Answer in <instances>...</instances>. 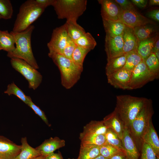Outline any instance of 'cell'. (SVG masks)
Masks as SVG:
<instances>
[{
	"instance_id": "cell-48",
	"label": "cell",
	"mask_w": 159,
	"mask_h": 159,
	"mask_svg": "<svg viewBox=\"0 0 159 159\" xmlns=\"http://www.w3.org/2000/svg\"><path fill=\"white\" fill-rule=\"evenodd\" d=\"M149 5L150 6L159 5V0H150L149 1Z\"/></svg>"
},
{
	"instance_id": "cell-54",
	"label": "cell",
	"mask_w": 159,
	"mask_h": 159,
	"mask_svg": "<svg viewBox=\"0 0 159 159\" xmlns=\"http://www.w3.org/2000/svg\"><path fill=\"white\" fill-rule=\"evenodd\" d=\"M1 32H2V31L0 30V34H1Z\"/></svg>"
},
{
	"instance_id": "cell-45",
	"label": "cell",
	"mask_w": 159,
	"mask_h": 159,
	"mask_svg": "<svg viewBox=\"0 0 159 159\" xmlns=\"http://www.w3.org/2000/svg\"><path fill=\"white\" fill-rule=\"evenodd\" d=\"M45 159H64L61 152L53 153L45 156Z\"/></svg>"
},
{
	"instance_id": "cell-42",
	"label": "cell",
	"mask_w": 159,
	"mask_h": 159,
	"mask_svg": "<svg viewBox=\"0 0 159 159\" xmlns=\"http://www.w3.org/2000/svg\"><path fill=\"white\" fill-rule=\"evenodd\" d=\"M148 18L151 19L158 22L159 21V10L158 9L153 10L148 12L146 14Z\"/></svg>"
},
{
	"instance_id": "cell-17",
	"label": "cell",
	"mask_w": 159,
	"mask_h": 159,
	"mask_svg": "<svg viewBox=\"0 0 159 159\" xmlns=\"http://www.w3.org/2000/svg\"><path fill=\"white\" fill-rule=\"evenodd\" d=\"M65 141L57 137L45 140L36 148L41 155L45 156L54 153L56 150L64 147Z\"/></svg>"
},
{
	"instance_id": "cell-43",
	"label": "cell",
	"mask_w": 159,
	"mask_h": 159,
	"mask_svg": "<svg viewBox=\"0 0 159 159\" xmlns=\"http://www.w3.org/2000/svg\"><path fill=\"white\" fill-rule=\"evenodd\" d=\"M35 1L40 6L45 9L49 6H52L54 0H35Z\"/></svg>"
},
{
	"instance_id": "cell-29",
	"label": "cell",
	"mask_w": 159,
	"mask_h": 159,
	"mask_svg": "<svg viewBox=\"0 0 159 159\" xmlns=\"http://www.w3.org/2000/svg\"><path fill=\"white\" fill-rule=\"evenodd\" d=\"M75 42L77 46L87 49L90 51L94 49L97 45L95 39L89 32H86Z\"/></svg>"
},
{
	"instance_id": "cell-8",
	"label": "cell",
	"mask_w": 159,
	"mask_h": 159,
	"mask_svg": "<svg viewBox=\"0 0 159 159\" xmlns=\"http://www.w3.org/2000/svg\"><path fill=\"white\" fill-rule=\"evenodd\" d=\"M156 79L149 71L143 59L131 71L128 89L132 90L141 88L149 82Z\"/></svg>"
},
{
	"instance_id": "cell-52",
	"label": "cell",
	"mask_w": 159,
	"mask_h": 159,
	"mask_svg": "<svg viewBox=\"0 0 159 159\" xmlns=\"http://www.w3.org/2000/svg\"><path fill=\"white\" fill-rule=\"evenodd\" d=\"M2 50V49L1 46H0V50Z\"/></svg>"
},
{
	"instance_id": "cell-35",
	"label": "cell",
	"mask_w": 159,
	"mask_h": 159,
	"mask_svg": "<svg viewBox=\"0 0 159 159\" xmlns=\"http://www.w3.org/2000/svg\"><path fill=\"white\" fill-rule=\"evenodd\" d=\"M90 51L87 49L77 46L72 54V60L76 64L83 67L85 59Z\"/></svg>"
},
{
	"instance_id": "cell-23",
	"label": "cell",
	"mask_w": 159,
	"mask_h": 159,
	"mask_svg": "<svg viewBox=\"0 0 159 159\" xmlns=\"http://www.w3.org/2000/svg\"><path fill=\"white\" fill-rule=\"evenodd\" d=\"M156 37L155 36L145 40L138 41L137 52L142 59H145L152 53L157 39Z\"/></svg>"
},
{
	"instance_id": "cell-7",
	"label": "cell",
	"mask_w": 159,
	"mask_h": 159,
	"mask_svg": "<svg viewBox=\"0 0 159 159\" xmlns=\"http://www.w3.org/2000/svg\"><path fill=\"white\" fill-rule=\"evenodd\" d=\"M10 62L13 68L27 80L29 88L35 90L38 88L42 82V76L37 69L21 59L12 58Z\"/></svg>"
},
{
	"instance_id": "cell-32",
	"label": "cell",
	"mask_w": 159,
	"mask_h": 159,
	"mask_svg": "<svg viewBox=\"0 0 159 159\" xmlns=\"http://www.w3.org/2000/svg\"><path fill=\"white\" fill-rule=\"evenodd\" d=\"M126 54V62L123 68L131 72L143 59L137 51L131 52Z\"/></svg>"
},
{
	"instance_id": "cell-41",
	"label": "cell",
	"mask_w": 159,
	"mask_h": 159,
	"mask_svg": "<svg viewBox=\"0 0 159 159\" xmlns=\"http://www.w3.org/2000/svg\"><path fill=\"white\" fill-rule=\"evenodd\" d=\"M114 1L120 6L123 10H130L135 9L130 1L127 0H115Z\"/></svg>"
},
{
	"instance_id": "cell-15",
	"label": "cell",
	"mask_w": 159,
	"mask_h": 159,
	"mask_svg": "<svg viewBox=\"0 0 159 159\" xmlns=\"http://www.w3.org/2000/svg\"><path fill=\"white\" fill-rule=\"evenodd\" d=\"M122 146L128 159H138V149L129 129L125 127L121 140Z\"/></svg>"
},
{
	"instance_id": "cell-53",
	"label": "cell",
	"mask_w": 159,
	"mask_h": 159,
	"mask_svg": "<svg viewBox=\"0 0 159 159\" xmlns=\"http://www.w3.org/2000/svg\"><path fill=\"white\" fill-rule=\"evenodd\" d=\"M2 18V17L0 15V19Z\"/></svg>"
},
{
	"instance_id": "cell-26",
	"label": "cell",
	"mask_w": 159,
	"mask_h": 159,
	"mask_svg": "<svg viewBox=\"0 0 159 159\" xmlns=\"http://www.w3.org/2000/svg\"><path fill=\"white\" fill-rule=\"evenodd\" d=\"M153 24H148L133 28L138 41L145 40L155 36L157 29Z\"/></svg>"
},
{
	"instance_id": "cell-22",
	"label": "cell",
	"mask_w": 159,
	"mask_h": 159,
	"mask_svg": "<svg viewBox=\"0 0 159 159\" xmlns=\"http://www.w3.org/2000/svg\"><path fill=\"white\" fill-rule=\"evenodd\" d=\"M20 152L14 159H32L41 155L36 148L31 147L28 143L26 137L21 138Z\"/></svg>"
},
{
	"instance_id": "cell-39",
	"label": "cell",
	"mask_w": 159,
	"mask_h": 159,
	"mask_svg": "<svg viewBox=\"0 0 159 159\" xmlns=\"http://www.w3.org/2000/svg\"><path fill=\"white\" fill-rule=\"evenodd\" d=\"M27 105L32 109L35 113L41 118L46 125L49 126H51L44 112L39 107L33 102L31 97L29 100Z\"/></svg>"
},
{
	"instance_id": "cell-47",
	"label": "cell",
	"mask_w": 159,
	"mask_h": 159,
	"mask_svg": "<svg viewBox=\"0 0 159 159\" xmlns=\"http://www.w3.org/2000/svg\"><path fill=\"white\" fill-rule=\"evenodd\" d=\"M157 50H159V40L158 38L157 39L155 42L153 48L152 52H153Z\"/></svg>"
},
{
	"instance_id": "cell-31",
	"label": "cell",
	"mask_w": 159,
	"mask_h": 159,
	"mask_svg": "<svg viewBox=\"0 0 159 159\" xmlns=\"http://www.w3.org/2000/svg\"><path fill=\"white\" fill-rule=\"evenodd\" d=\"M144 61L149 71L156 79H158L159 77V60L155 54L152 52Z\"/></svg>"
},
{
	"instance_id": "cell-25",
	"label": "cell",
	"mask_w": 159,
	"mask_h": 159,
	"mask_svg": "<svg viewBox=\"0 0 159 159\" xmlns=\"http://www.w3.org/2000/svg\"><path fill=\"white\" fill-rule=\"evenodd\" d=\"M65 24L69 37L74 42L86 32L75 20H67Z\"/></svg>"
},
{
	"instance_id": "cell-50",
	"label": "cell",
	"mask_w": 159,
	"mask_h": 159,
	"mask_svg": "<svg viewBox=\"0 0 159 159\" xmlns=\"http://www.w3.org/2000/svg\"><path fill=\"white\" fill-rule=\"evenodd\" d=\"M45 156L41 155L38 157L34 158L32 159H45Z\"/></svg>"
},
{
	"instance_id": "cell-28",
	"label": "cell",
	"mask_w": 159,
	"mask_h": 159,
	"mask_svg": "<svg viewBox=\"0 0 159 159\" xmlns=\"http://www.w3.org/2000/svg\"><path fill=\"white\" fill-rule=\"evenodd\" d=\"M14 36L7 31H2L0 35V46L2 49L10 53L15 48Z\"/></svg>"
},
{
	"instance_id": "cell-16",
	"label": "cell",
	"mask_w": 159,
	"mask_h": 159,
	"mask_svg": "<svg viewBox=\"0 0 159 159\" xmlns=\"http://www.w3.org/2000/svg\"><path fill=\"white\" fill-rule=\"evenodd\" d=\"M102 121L107 128L112 130L121 140L125 127L116 111L114 110L106 116Z\"/></svg>"
},
{
	"instance_id": "cell-4",
	"label": "cell",
	"mask_w": 159,
	"mask_h": 159,
	"mask_svg": "<svg viewBox=\"0 0 159 159\" xmlns=\"http://www.w3.org/2000/svg\"><path fill=\"white\" fill-rule=\"evenodd\" d=\"M153 113L152 101L148 99L129 127L131 135L138 150L141 148L143 138L149 128Z\"/></svg>"
},
{
	"instance_id": "cell-6",
	"label": "cell",
	"mask_w": 159,
	"mask_h": 159,
	"mask_svg": "<svg viewBox=\"0 0 159 159\" xmlns=\"http://www.w3.org/2000/svg\"><path fill=\"white\" fill-rule=\"evenodd\" d=\"M86 0H54L52 6L59 19L77 21L86 10Z\"/></svg>"
},
{
	"instance_id": "cell-49",
	"label": "cell",
	"mask_w": 159,
	"mask_h": 159,
	"mask_svg": "<svg viewBox=\"0 0 159 159\" xmlns=\"http://www.w3.org/2000/svg\"><path fill=\"white\" fill-rule=\"evenodd\" d=\"M93 159H108L107 158H106L101 155H100L97 157H95V158H94Z\"/></svg>"
},
{
	"instance_id": "cell-14",
	"label": "cell",
	"mask_w": 159,
	"mask_h": 159,
	"mask_svg": "<svg viewBox=\"0 0 159 159\" xmlns=\"http://www.w3.org/2000/svg\"><path fill=\"white\" fill-rule=\"evenodd\" d=\"M21 149V145H17L4 136L0 135V159H14Z\"/></svg>"
},
{
	"instance_id": "cell-24",
	"label": "cell",
	"mask_w": 159,
	"mask_h": 159,
	"mask_svg": "<svg viewBox=\"0 0 159 159\" xmlns=\"http://www.w3.org/2000/svg\"><path fill=\"white\" fill-rule=\"evenodd\" d=\"M127 54L111 58L107 61L105 67V73L107 76L123 68L125 64Z\"/></svg>"
},
{
	"instance_id": "cell-51",
	"label": "cell",
	"mask_w": 159,
	"mask_h": 159,
	"mask_svg": "<svg viewBox=\"0 0 159 159\" xmlns=\"http://www.w3.org/2000/svg\"><path fill=\"white\" fill-rule=\"evenodd\" d=\"M153 53H154L155 55H156V57L159 60V50H157L155 51Z\"/></svg>"
},
{
	"instance_id": "cell-13",
	"label": "cell",
	"mask_w": 159,
	"mask_h": 159,
	"mask_svg": "<svg viewBox=\"0 0 159 159\" xmlns=\"http://www.w3.org/2000/svg\"><path fill=\"white\" fill-rule=\"evenodd\" d=\"M131 72L123 68L107 76L108 82L115 88L128 90Z\"/></svg>"
},
{
	"instance_id": "cell-33",
	"label": "cell",
	"mask_w": 159,
	"mask_h": 159,
	"mask_svg": "<svg viewBox=\"0 0 159 159\" xmlns=\"http://www.w3.org/2000/svg\"><path fill=\"white\" fill-rule=\"evenodd\" d=\"M4 93L9 95H13L16 96L26 105L27 104L29 100L30 97V96L26 95L14 82L8 85L7 89L4 92Z\"/></svg>"
},
{
	"instance_id": "cell-11",
	"label": "cell",
	"mask_w": 159,
	"mask_h": 159,
	"mask_svg": "<svg viewBox=\"0 0 159 159\" xmlns=\"http://www.w3.org/2000/svg\"><path fill=\"white\" fill-rule=\"evenodd\" d=\"M101 5V15L102 19L113 21H119L121 9L114 1L99 0Z\"/></svg>"
},
{
	"instance_id": "cell-40",
	"label": "cell",
	"mask_w": 159,
	"mask_h": 159,
	"mask_svg": "<svg viewBox=\"0 0 159 159\" xmlns=\"http://www.w3.org/2000/svg\"><path fill=\"white\" fill-rule=\"evenodd\" d=\"M76 46L75 42L69 37L62 54L65 57L72 59V54Z\"/></svg>"
},
{
	"instance_id": "cell-5",
	"label": "cell",
	"mask_w": 159,
	"mask_h": 159,
	"mask_svg": "<svg viewBox=\"0 0 159 159\" xmlns=\"http://www.w3.org/2000/svg\"><path fill=\"white\" fill-rule=\"evenodd\" d=\"M45 9L35 0L25 1L20 7L12 31L20 32L25 30L40 17Z\"/></svg>"
},
{
	"instance_id": "cell-18",
	"label": "cell",
	"mask_w": 159,
	"mask_h": 159,
	"mask_svg": "<svg viewBox=\"0 0 159 159\" xmlns=\"http://www.w3.org/2000/svg\"><path fill=\"white\" fill-rule=\"evenodd\" d=\"M122 36L123 41L122 50L123 54L137 51L138 40L133 28L127 26Z\"/></svg>"
},
{
	"instance_id": "cell-55",
	"label": "cell",
	"mask_w": 159,
	"mask_h": 159,
	"mask_svg": "<svg viewBox=\"0 0 159 159\" xmlns=\"http://www.w3.org/2000/svg\"><path fill=\"white\" fill-rule=\"evenodd\" d=\"M68 159H70V158H68ZM78 159V158H77V159Z\"/></svg>"
},
{
	"instance_id": "cell-37",
	"label": "cell",
	"mask_w": 159,
	"mask_h": 159,
	"mask_svg": "<svg viewBox=\"0 0 159 159\" xmlns=\"http://www.w3.org/2000/svg\"><path fill=\"white\" fill-rule=\"evenodd\" d=\"M13 9L9 0H0V15L3 19H11L13 14Z\"/></svg>"
},
{
	"instance_id": "cell-10",
	"label": "cell",
	"mask_w": 159,
	"mask_h": 159,
	"mask_svg": "<svg viewBox=\"0 0 159 159\" xmlns=\"http://www.w3.org/2000/svg\"><path fill=\"white\" fill-rule=\"evenodd\" d=\"M119 21L122 22L127 26L132 28L154 23L152 20L140 14L135 9L127 10L122 9Z\"/></svg>"
},
{
	"instance_id": "cell-38",
	"label": "cell",
	"mask_w": 159,
	"mask_h": 159,
	"mask_svg": "<svg viewBox=\"0 0 159 159\" xmlns=\"http://www.w3.org/2000/svg\"><path fill=\"white\" fill-rule=\"evenodd\" d=\"M141 159H157V157L151 147L143 142L141 148Z\"/></svg>"
},
{
	"instance_id": "cell-44",
	"label": "cell",
	"mask_w": 159,
	"mask_h": 159,
	"mask_svg": "<svg viewBox=\"0 0 159 159\" xmlns=\"http://www.w3.org/2000/svg\"><path fill=\"white\" fill-rule=\"evenodd\" d=\"M131 2L139 8H142L147 6L148 1L146 0H132Z\"/></svg>"
},
{
	"instance_id": "cell-56",
	"label": "cell",
	"mask_w": 159,
	"mask_h": 159,
	"mask_svg": "<svg viewBox=\"0 0 159 159\" xmlns=\"http://www.w3.org/2000/svg\"><path fill=\"white\" fill-rule=\"evenodd\" d=\"M157 159H159V157H157Z\"/></svg>"
},
{
	"instance_id": "cell-1",
	"label": "cell",
	"mask_w": 159,
	"mask_h": 159,
	"mask_svg": "<svg viewBox=\"0 0 159 159\" xmlns=\"http://www.w3.org/2000/svg\"><path fill=\"white\" fill-rule=\"evenodd\" d=\"M114 110L125 127L129 129L132 121L146 104L148 99L129 95H120L116 97Z\"/></svg>"
},
{
	"instance_id": "cell-34",
	"label": "cell",
	"mask_w": 159,
	"mask_h": 159,
	"mask_svg": "<svg viewBox=\"0 0 159 159\" xmlns=\"http://www.w3.org/2000/svg\"><path fill=\"white\" fill-rule=\"evenodd\" d=\"M107 142L125 153L122 145L121 140L117 135L112 130L107 128L105 134Z\"/></svg>"
},
{
	"instance_id": "cell-3",
	"label": "cell",
	"mask_w": 159,
	"mask_h": 159,
	"mask_svg": "<svg viewBox=\"0 0 159 159\" xmlns=\"http://www.w3.org/2000/svg\"><path fill=\"white\" fill-rule=\"evenodd\" d=\"M48 55L59 69L62 86L67 89L72 88L80 80L83 67L76 64L62 54H48Z\"/></svg>"
},
{
	"instance_id": "cell-21",
	"label": "cell",
	"mask_w": 159,
	"mask_h": 159,
	"mask_svg": "<svg viewBox=\"0 0 159 159\" xmlns=\"http://www.w3.org/2000/svg\"><path fill=\"white\" fill-rule=\"evenodd\" d=\"M107 129L102 120H92L84 126L80 135H105Z\"/></svg>"
},
{
	"instance_id": "cell-9",
	"label": "cell",
	"mask_w": 159,
	"mask_h": 159,
	"mask_svg": "<svg viewBox=\"0 0 159 159\" xmlns=\"http://www.w3.org/2000/svg\"><path fill=\"white\" fill-rule=\"evenodd\" d=\"M69 38L65 24L54 29L50 40L47 44L48 54H62Z\"/></svg>"
},
{
	"instance_id": "cell-46",
	"label": "cell",
	"mask_w": 159,
	"mask_h": 159,
	"mask_svg": "<svg viewBox=\"0 0 159 159\" xmlns=\"http://www.w3.org/2000/svg\"><path fill=\"white\" fill-rule=\"evenodd\" d=\"M109 159H128L126 154L121 153L113 156Z\"/></svg>"
},
{
	"instance_id": "cell-30",
	"label": "cell",
	"mask_w": 159,
	"mask_h": 159,
	"mask_svg": "<svg viewBox=\"0 0 159 159\" xmlns=\"http://www.w3.org/2000/svg\"><path fill=\"white\" fill-rule=\"evenodd\" d=\"M81 144H88L100 146L107 143L105 135H80Z\"/></svg>"
},
{
	"instance_id": "cell-27",
	"label": "cell",
	"mask_w": 159,
	"mask_h": 159,
	"mask_svg": "<svg viewBox=\"0 0 159 159\" xmlns=\"http://www.w3.org/2000/svg\"><path fill=\"white\" fill-rule=\"evenodd\" d=\"M100 146L88 144H81L78 159H93L100 154Z\"/></svg>"
},
{
	"instance_id": "cell-12",
	"label": "cell",
	"mask_w": 159,
	"mask_h": 159,
	"mask_svg": "<svg viewBox=\"0 0 159 159\" xmlns=\"http://www.w3.org/2000/svg\"><path fill=\"white\" fill-rule=\"evenodd\" d=\"M123 46L122 35L113 37L106 35L105 50L107 56V60L123 54Z\"/></svg>"
},
{
	"instance_id": "cell-20",
	"label": "cell",
	"mask_w": 159,
	"mask_h": 159,
	"mask_svg": "<svg viewBox=\"0 0 159 159\" xmlns=\"http://www.w3.org/2000/svg\"><path fill=\"white\" fill-rule=\"evenodd\" d=\"M106 35L115 37L122 35L127 26L119 21H113L102 19Z\"/></svg>"
},
{
	"instance_id": "cell-36",
	"label": "cell",
	"mask_w": 159,
	"mask_h": 159,
	"mask_svg": "<svg viewBox=\"0 0 159 159\" xmlns=\"http://www.w3.org/2000/svg\"><path fill=\"white\" fill-rule=\"evenodd\" d=\"M99 150L100 154L108 159L110 158L117 154L125 153L107 142L100 146Z\"/></svg>"
},
{
	"instance_id": "cell-19",
	"label": "cell",
	"mask_w": 159,
	"mask_h": 159,
	"mask_svg": "<svg viewBox=\"0 0 159 159\" xmlns=\"http://www.w3.org/2000/svg\"><path fill=\"white\" fill-rule=\"evenodd\" d=\"M143 142L148 144L153 150L157 157H159V139L152 120L150 121L149 128L144 136Z\"/></svg>"
},
{
	"instance_id": "cell-2",
	"label": "cell",
	"mask_w": 159,
	"mask_h": 159,
	"mask_svg": "<svg viewBox=\"0 0 159 159\" xmlns=\"http://www.w3.org/2000/svg\"><path fill=\"white\" fill-rule=\"evenodd\" d=\"M34 27L31 25L24 31L10 32L14 36L16 47L12 52L8 53L7 56L12 58L24 60L36 69L39 67L34 57L32 49L31 38Z\"/></svg>"
}]
</instances>
